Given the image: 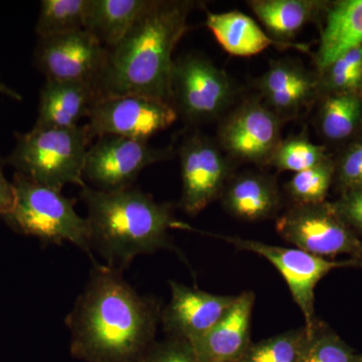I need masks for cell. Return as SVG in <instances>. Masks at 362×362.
I'll return each instance as SVG.
<instances>
[{
    "label": "cell",
    "mask_w": 362,
    "mask_h": 362,
    "mask_svg": "<svg viewBox=\"0 0 362 362\" xmlns=\"http://www.w3.org/2000/svg\"><path fill=\"white\" fill-rule=\"evenodd\" d=\"M160 305L126 282L122 272L95 264L66 317L71 354L85 362H141L156 340Z\"/></svg>",
    "instance_id": "cell-1"
},
{
    "label": "cell",
    "mask_w": 362,
    "mask_h": 362,
    "mask_svg": "<svg viewBox=\"0 0 362 362\" xmlns=\"http://www.w3.org/2000/svg\"><path fill=\"white\" fill-rule=\"evenodd\" d=\"M195 6L187 0H152L108 57L94 84L97 100L143 96L171 103L173 52Z\"/></svg>",
    "instance_id": "cell-2"
},
{
    "label": "cell",
    "mask_w": 362,
    "mask_h": 362,
    "mask_svg": "<svg viewBox=\"0 0 362 362\" xmlns=\"http://www.w3.org/2000/svg\"><path fill=\"white\" fill-rule=\"evenodd\" d=\"M81 197L88 209L90 247L107 266L121 272L139 255L170 247L169 230L182 223L170 204H158L132 187L103 192L85 185Z\"/></svg>",
    "instance_id": "cell-3"
},
{
    "label": "cell",
    "mask_w": 362,
    "mask_h": 362,
    "mask_svg": "<svg viewBox=\"0 0 362 362\" xmlns=\"http://www.w3.org/2000/svg\"><path fill=\"white\" fill-rule=\"evenodd\" d=\"M16 138V148L6 160L16 173L59 192L66 185L85 187V159L92 139L86 126L33 127Z\"/></svg>",
    "instance_id": "cell-4"
},
{
    "label": "cell",
    "mask_w": 362,
    "mask_h": 362,
    "mask_svg": "<svg viewBox=\"0 0 362 362\" xmlns=\"http://www.w3.org/2000/svg\"><path fill=\"white\" fill-rule=\"evenodd\" d=\"M13 185V206L4 218L14 232L47 244L71 243L93 259L89 225L87 218H81L75 211V199L20 173L14 175Z\"/></svg>",
    "instance_id": "cell-5"
},
{
    "label": "cell",
    "mask_w": 362,
    "mask_h": 362,
    "mask_svg": "<svg viewBox=\"0 0 362 362\" xmlns=\"http://www.w3.org/2000/svg\"><path fill=\"white\" fill-rule=\"evenodd\" d=\"M235 89L228 75L209 59L187 54L175 61L171 103L188 123L209 122L232 102Z\"/></svg>",
    "instance_id": "cell-6"
},
{
    "label": "cell",
    "mask_w": 362,
    "mask_h": 362,
    "mask_svg": "<svg viewBox=\"0 0 362 362\" xmlns=\"http://www.w3.org/2000/svg\"><path fill=\"white\" fill-rule=\"evenodd\" d=\"M207 235L225 240L228 244L258 254L268 259L280 272L285 279L288 287L300 310L305 318V329L311 333L317 323L315 316L316 285L319 281L327 275L329 272L343 267H362V262L356 259L346 261L333 262L329 259L314 256L309 252L293 247L272 246L258 240H245L242 238L228 237V235H214L204 233Z\"/></svg>",
    "instance_id": "cell-7"
},
{
    "label": "cell",
    "mask_w": 362,
    "mask_h": 362,
    "mask_svg": "<svg viewBox=\"0 0 362 362\" xmlns=\"http://www.w3.org/2000/svg\"><path fill=\"white\" fill-rule=\"evenodd\" d=\"M276 230L286 242L314 256L349 254L362 262V240L332 204L295 206L278 218Z\"/></svg>",
    "instance_id": "cell-8"
},
{
    "label": "cell",
    "mask_w": 362,
    "mask_h": 362,
    "mask_svg": "<svg viewBox=\"0 0 362 362\" xmlns=\"http://www.w3.org/2000/svg\"><path fill=\"white\" fill-rule=\"evenodd\" d=\"M170 157V148H153L143 140L101 136L88 149L84 180L103 192L124 189L132 187L143 169Z\"/></svg>",
    "instance_id": "cell-9"
},
{
    "label": "cell",
    "mask_w": 362,
    "mask_h": 362,
    "mask_svg": "<svg viewBox=\"0 0 362 362\" xmlns=\"http://www.w3.org/2000/svg\"><path fill=\"white\" fill-rule=\"evenodd\" d=\"M173 105L143 96H117L97 100L86 125L90 137L122 136L147 141L177 119Z\"/></svg>",
    "instance_id": "cell-10"
},
{
    "label": "cell",
    "mask_w": 362,
    "mask_h": 362,
    "mask_svg": "<svg viewBox=\"0 0 362 362\" xmlns=\"http://www.w3.org/2000/svg\"><path fill=\"white\" fill-rule=\"evenodd\" d=\"M107 57L108 49L86 30L40 39L35 52V64L47 80L93 86Z\"/></svg>",
    "instance_id": "cell-11"
},
{
    "label": "cell",
    "mask_w": 362,
    "mask_h": 362,
    "mask_svg": "<svg viewBox=\"0 0 362 362\" xmlns=\"http://www.w3.org/2000/svg\"><path fill=\"white\" fill-rule=\"evenodd\" d=\"M182 194L180 206L195 216L223 194L230 165L209 138L194 133L180 147Z\"/></svg>",
    "instance_id": "cell-12"
},
{
    "label": "cell",
    "mask_w": 362,
    "mask_h": 362,
    "mask_svg": "<svg viewBox=\"0 0 362 362\" xmlns=\"http://www.w3.org/2000/svg\"><path fill=\"white\" fill-rule=\"evenodd\" d=\"M221 148L240 160L270 163L281 141V118L266 104L247 102L221 124Z\"/></svg>",
    "instance_id": "cell-13"
},
{
    "label": "cell",
    "mask_w": 362,
    "mask_h": 362,
    "mask_svg": "<svg viewBox=\"0 0 362 362\" xmlns=\"http://www.w3.org/2000/svg\"><path fill=\"white\" fill-rule=\"evenodd\" d=\"M171 300L161 311V322L169 337L194 341L230 310L237 296L216 295L170 282Z\"/></svg>",
    "instance_id": "cell-14"
},
{
    "label": "cell",
    "mask_w": 362,
    "mask_h": 362,
    "mask_svg": "<svg viewBox=\"0 0 362 362\" xmlns=\"http://www.w3.org/2000/svg\"><path fill=\"white\" fill-rule=\"evenodd\" d=\"M255 294L237 295L230 310L214 327L192 341L199 362H239L251 345Z\"/></svg>",
    "instance_id": "cell-15"
},
{
    "label": "cell",
    "mask_w": 362,
    "mask_h": 362,
    "mask_svg": "<svg viewBox=\"0 0 362 362\" xmlns=\"http://www.w3.org/2000/svg\"><path fill=\"white\" fill-rule=\"evenodd\" d=\"M97 101L94 86L89 83L47 80L40 94L39 116L35 127L74 128L89 116Z\"/></svg>",
    "instance_id": "cell-16"
},
{
    "label": "cell",
    "mask_w": 362,
    "mask_h": 362,
    "mask_svg": "<svg viewBox=\"0 0 362 362\" xmlns=\"http://www.w3.org/2000/svg\"><path fill=\"white\" fill-rule=\"evenodd\" d=\"M206 23L216 42L232 56H256L270 47L304 49L302 45L283 44L271 39L256 21L238 11L209 13Z\"/></svg>",
    "instance_id": "cell-17"
},
{
    "label": "cell",
    "mask_w": 362,
    "mask_h": 362,
    "mask_svg": "<svg viewBox=\"0 0 362 362\" xmlns=\"http://www.w3.org/2000/svg\"><path fill=\"white\" fill-rule=\"evenodd\" d=\"M223 206L240 220L259 221L277 211L280 194L275 181L258 173H245L228 183Z\"/></svg>",
    "instance_id": "cell-18"
},
{
    "label": "cell",
    "mask_w": 362,
    "mask_h": 362,
    "mask_svg": "<svg viewBox=\"0 0 362 362\" xmlns=\"http://www.w3.org/2000/svg\"><path fill=\"white\" fill-rule=\"evenodd\" d=\"M362 45V0H346L333 7L327 16L317 52L321 71L345 52Z\"/></svg>",
    "instance_id": "cell-19"
},
{
    "label": "cell",
    "mask_w": 362,
    "mask_h": 362,
    "mask_svg": "<svg viewBox=\"0 0 362 362\" xmlns=\"http://www.w3.org/2000/svg\"><path fill=\"white\" fill-rule=\"evenodd\" d=\"M152 0H89L85 30L107 49L115 47L146 11Z\"/></svg>",
    "instance_id": "cell-20"
},
{
    "label": "cell",
    "mask_w": 362,
    "mask_h": 362,
    "mask_svg": "<svg viewBox=\"0 0 362 362\" xmlns=\"http://www.w3.org/2000/svg\"><path fill=\"white\" fill-rule=\"evenodd\" d=\"M271 35L289 39L315 16L320 2L313 0H252L247 2Z\"/></svg>",
    "instance_id": "cell-21"
},
{
    "label": "cell",
    "mask_w": 362,
    "mask_h": 362,
    "mask_svg": "<svg viewBox=\"0 0 362 362\" xmlns=\"http://www.w3.org/2000/svg\"><path fill=\"white\" fill-rule=\"evenodd\" d=\"M362 121V99L356 93L331 95L321 107L319 125L327 139L338 141L354 134Z\"/></svg>",
    "instance_id": "cell-22"
},
{
    "label": "cell",
    "mask_w": 362,
    "mask_h": 362,
    "mask_svg": "<svg viewBox=\"0 0 362 362\" xmlns=\"http://www.w3.org/2000/svg\"><path fill=\"white\" fill-rule=\"evenodd\" d=\"M89 0H42L35 32L40 39L85 30Z\"/></svg>",
    "instance_id": "cell-23"
},
{
    "label": "cell",
    "mask_w": 362,
    "mask_h": 362,
    "mask_svg": "<svg viewBox=\"0 0 362 362\" xmlns=\"http://www.w3.org/2000/svg\"><path fill=\"white\" fill-rule=\"evenodd\" d=\"M306 339L303 327L251 343L239 362H300Z\"/></svg>",
    "instance_id": "cell-24"
},
{
    "label": "cell",
    "mask_w": 362,
    "mask_h": 362,
    "mask_svg": "<svg viewBox=\"0 0 362 362\" xmlns=\"http://www.w3.org/2000/svg\"><path fill=\"white\" fill-rule=\"evenodd\" d=\"M356 354L337 333L317 321L311 333H307L300 362H354Z\"/></svg>",
    "instance_id": "cell-25"
},
{
    "label": "cell",
    "mask_w": 362,
    "mask_h": 362,
    "mask_svg": "<svg viewBox=\"0 0 362 362\" xmlns=\"http://www.w3.org/2000/svg\"><path fill=\"white\" fill-rule=\"evenodd\" d=\"M333 168L327 160L295 173L287 185L296 206L323 204L332 181Z\"/></svg>",
    "instance_id": "cell-26"
},
{
    "label": "cell",
    "mask_w": 362,
    "mask_h": 362,
    "mask_svg": "<svg viewBox=\"0 0 362 362\" xmlns=\"http://www.w3.org/2000/svg\"><path fill=\"white\" fill-rule=\"evenodd\" d=\"M327 160L323 147L314 144L304 136L281 141L270 164L281 171L297 173Z\"/></svg>",
    "instance_id": "cell-27"
},
{
    "label": "cell",
    "mask_w": 362,
    "mask_h": 362,
    "mask_svg": "<svg viewBox=\"0 0 362 362\" xmlns=\"http://www.w3.org/2000/svg\"><path fill=\"white\" fill-rule=\"evenodd\" d=\"M322 73L329 89L337 93H354L362 86V45L345 52Z\"/></svg>",
    "instance_id": "cell-28"
},
{
    "label": "cell",
    "mask_w": 362,
    "mask_h": 362,
    "mask_svg": "<svg viewBox=\"0 0 362 362\" xmlns=\"http://www.w3.org/2000/svg\"><path fill=\"white\" fill-rule=\"evenodd\" d=\"M315 78L303 66L291 61H280L272 64L268 71L262 76L258 87L262 94L280 92L298 86L315 82Z\"/></svg>",
    "instance_id": "cell-29"
},
{
    "label": "cell",
    "mask_w": 362,
    "mask_h": 362,
    "mask_svg": "<svg viewBox=\"0 0 362 362\" xmlns=\"http://www.w3.org/2000/svg\"><path fill=\"white\" fill-rule=\"evenodd\" d=\"M317 88V81L291 88V89L280 90L264 95L266 105L275 112L280 118L290 117L296 114L302 107L305 106L313 97Z\"/></svg>",
    "instance_id": "cell-30"
},
{
    "label": "cell",
    "mask_w": 362,
    "mask_h": 362,
    "mask_svg": "<svg viewBox=\"0 0 362 362\" xmlns=\"http://www.w3.org/2000/svg\"><path fill=\"white\" fill-rule=\"evenodd\" d=\"M141 362H199L192 343L182 338L169 337L154 342Z\"/></svg>",
    "instance_id": "cell-31"
},
{
    "label": "cell",
    "mask_w": 362,
    "mask_h": 362,
    "mask_svg": "<svg viewBox=\"0 0 362 362\" xmlns=\"http://www.w3.org/2000/svg\"><path fill=\"white\" fill-rule=\"evenodd\" d=\"M332 206L350 228L362 233V185L345 190L342 199Z\"/></svg>",
    "instance_id": "cell-32"
},
{
    "label": "cell",
    "mask_w": 362,
    "mask_h": 362,
    "mask_svg": "<svg viewBox=\"0 0 362 362\" xmlns=\"http://www.w3.org/2000/svg\"><path fill=\"white\" fill-rule=\"evenodd\" d=\"M339 177L345 190L361 187L362 156L356 145H354L343 157L340 164Z\"/></svg>",
    "instance_id": "cell-33"
},
{
    "label": "cell",
    "mask_w": 362,
    "mask_h": 362,
    "mask_svg": "<svg viewBox=\"0 0 362 362\" xmlns=\"http://www.w3.org/2000/svg\"><path fill=\"white\" fill-rule=\"evenodd\" d=\"M14 202L13 182H9L4 176L2 162L0 160V216H6L11 213Z\"/></svg>",
    "instance_id": "cell-34"
},
{
    "label": "cell",
    "mask_w": 362,
    "mask_h": 362,
    "mask_svg": "<svg viewBox=\"0 0 362 362\" xmlns=\"http://www.w3.org/2000/svg\"><path fill=\"white\" fill-rule=\"evenodd\" d=\"M0 94L6 95V96L11 98V99L16 100V101L20 102L23 100V97L16 90L7 87L1 81H0Z\"/></svg>",
    "instance_id": "cell-35"
},
{
    "label": "cell",
    "mask_w": 362,
    "mask_h": 362,
    "mask_svg": "<svg viewBox=\"0 0 362 362\" xmlns=\"http://www.w3.org/2000/svg\"><path fill=\"white\" fill-rule=\"evenodd\" d=\"M354 362H362V354H361V356H356V359H354Z\"/></svg>",
    "instance_id": "cell-36"
},
{
    "label": "cell",
    "mask_w": 362,
    "mask_h": 362,
    "mask_svg": "<svg viewBox=\"0 0 362 362\" xmlns=\"http://www.w3.org/2000/svg\"><path fill=\"white\" fill-rule=\"evenodd\" d=\"M356 145L357 146V148H358L359 151H361V156H362V142L357 143V144H356Z\"/></svg>",
    "instance_id": "cell-37"
}]
</instances>
